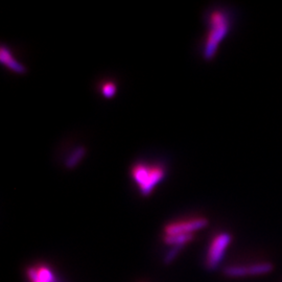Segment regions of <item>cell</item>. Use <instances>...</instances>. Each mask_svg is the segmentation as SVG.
Masks as SVG:
<instances>
[{
    "label": "cell",
    "instance_id": "1",
    "mask_svg": "<svg viewBox=\"0 0 282 282\" xmlns=\"http://www.w3.org/2000/svg\"><path fill=\"white\" fill-rule=\"evenodd\" d=\"M167 175V168L161 162L139 161L132 165L130 177L143 196H150Z\"/></svg>",
    "mask_w": 282,
    "mask_h": 282
},
{
    "label": "cell",
    "instance_id": "2",
    "mask_svg": "<svg viewBox=\"0 0 282 282\" xmlns=\"http://www.w3.org/2000/svg\"><path fill=\"white\" fill-rule=\"evenodd\" d=\"M230 28V19L228 14L223 10H214L208 17V32L203 46L204 59L209 61L213 59L220 42L227 36Z\"/></svg>",
    "mask_w": 282,
    "mask_h": 282
},
{
    "label": "cell",
    "instance_id": "3",
    "mask_svg": "<svg viewBox=\"0 0 282 282\" xmlns=\"http://www.w3.org/2000/svg\"><path fill=\"white\" fill-rule=\"evenodd\" d=\"M232 241L229 232H218L210 240L205 256V267L208 271H215L223 263L226 252Z\"/></svg>",
    "mask_w": 282,
    "mask_h": 282
},
{
    "label": "cell",
    "instance_id": "4",
    "mask_svg": "<svg viewBox=\"0 0 282 282\" xmlns=\"http://www.w3.org/2000/svg\"><path fill=\"white\" fill-rule=\"evenodd\" d=\"M208 219L204 216H196L191 218L174 220L165 225L163 229L164 235H177V234H194V232L202 230L207 227Z\"/></svg>",
    "mask_w": 282,
    "mask_h": 282
},
{
    "label": "cell",
    "instance_id": "5",
    "mask_svg": "<svg viewBox=\"0 0 282 282\" xmlns=\"http://www.w3.org/2000/svg\"><path fill=\"white\" fill-rule=\"evenodd\" d=\"M274 266L269 261H258L244 265H231L224 269V274L230 278L261 276L271 273Z\"/></svg>",
    "mask_w": 282,
    "mask_h": 282
},
{
    "label": "cell",
    "instance_id": "6",
    "mask_svg": "<svg viewBox=\"0 0 282 282\" xmlns=\"http://www.w3.org/2000/svg\"><path fill=\"white\" fill-rule=\"evenodd\" d=\"M26 275L31 282H58L52 270L44 264L27 268Z\"/></svg>",
    "mask_w": 282,
    "mask_h": 282
},
{
    "label": "cell",
    "instance_id": "7",
    "mask_svg": "<svg viewBox=\"0 0 282 282\" xmlns=\"http://www.w3.org/2000/svg\"><path fill=\"white\" fill-rule=\"evenodd\" d=\"M0 61L9 70L17 74L26 73V66H24L16 59V56L12 53L11 49L6 45H3L2 48H0Z\"/></svg>",
    "mask_w": 282,
    "mask_h": 282
},
{
    "label": "cell",
    "instance_id": "8",
    "mask_svg": "<svg viewBox=\"0 0 282 282\" xmlns=\"http://www.w3.org/2000/svg\"><path fill=\"white\" fill-rule=\"evenodd\" d=\"M194 234H177V235H163V241L169 246H181L185 247L192 241Z\"/></svg>",
    "mask_w": 282,
    "mask_h": 282
},
{
    "label": "cell",
    "instance_id": "9",
    "mask_svg": "<svg viewBox=\"0 0 282 282\" xmlns=\"http://www.w3.org/2000/svg\"><path fill=\"white\" fill-rule=\"evenodd\" d=\"M85 155H86V149H85L84 147H77V148H75L72 151V153L66 158L65 165L68 168L75 167L82 161V159L85 157Z\"/></svg>",
    "mask_w": 282,
    "mask_h": 282
},
{
    "label": "cell",
    "instance_id": "10",
    "mask_svg": "<svg viewBox=\"0 0 282 282\" xmlns=\"http://www.w3.org/2000/svg\"><path fill=\"white\" fill-rule=\"evenodd\" d=\"M184 247L181 246H174L171 248V250L167 251V253L163 257V263L164 265H171L173 261H175V259L178 257V255L180 254V252L183 250Z\"/></svg>",
    "mask_w": 282,
    "mask_h": 282
},
{
    "label": "cell",
    "instance_id": "11",
    "mask_svg": "<svg viewBox=\"0 0 282 282\" xmlns=\"http://www.w3.org/2000/svg\"><path fill=\"white\" fill-rule=\"evenodd\" d=\"M100 90H102V94L106 98H112L113 96H114L116 94L117 87H116L115 83H113V82H105L102 85Z\"/></svg>",
    "mask_w": 282,
    "mask_h": 282
}]
</instances>
